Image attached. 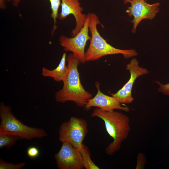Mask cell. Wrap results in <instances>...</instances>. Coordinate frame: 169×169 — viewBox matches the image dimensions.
<instances>
[{
    "label": "cell",
    "instance_id": "14",
    "mask_svg": "<svg viewBox=\"0 0 169 169\" xmlns=\"http://www.w3.org/2000/svg\"><path fill=\"white\" fill-rule=\"evenodd\" d=\"M80 152L82 156L84 168L86 169L100 168L92 160L90 151L87 147L84 144Z\"/></svg>",
    "mask_w": 169,
    "mask_h": 169
},
{
    "label": "cell",
    "instance_id": "12",
    "mask_svg": "<svg viewBox=\"0 0 169 169\" xmlns=\"http://www.w3.org/2000/svg\"><path fill=\"white\" fill-rule=\"evenodd\" d=\"M67 54L63 53L59 63L58 66L53 70L49 69L43 67L42 69L41 74L44 77H50L57 82H63L66 79L68 69L66 62Z\"/></svg>",
    "mask_w": 169,
    "mask_h": 169
},
{
    "label": "cell",
    "instance_id": "21",
    "mask_svg": "<svg viewBox=\"0 0 169 169\" xmlns=\"http://www.w3.org/2000/svg\"><path fill=\"white\" fill-rule=\"evenodd\" d=\"M145 0L146 1H148V0Z\"/></svg>",
    "mask_w": 169,
    "mask_h": 169
},
{
    "label": "cell",
    "instance_id": "18",
    "mask_svg": "<svg viewBox=\"0 0 169 169\" xmlns=\"http://www.w3.org/2000/svg\"><path fill=\"white\" fill-rule=\"evenodd\" d=\"M40 151L35 146L28 147L27 151L28 156L32 159H35L38 157L39 155Z\"/></svg>",
    "mask_w": 169,
    "mask_h": 169
},
{
    "label": "cell",
    "instance_id": "2",
    "mask_svg": "<svg viewBox=\"0 0 169 169\" xmlns=\"http://www.w3.org/2000/svg\"><path fill=\"white\" fill-rule=\"evenodd\" d=\"M91 115L104 121L107 133L113 140L105 148V152L108 155H112L120 150L128 136L131 131L129 117L120 112L106 111L98 108L93 110Z\"/></svg>",
    "mask_w": 169,
    "mask_h": 169
},
{
    "label": "cell",
    "instance_id": "9",
    "mask_svg": "<svg viewBox=\"0 0 169 169\" xmlns=\"http://www.w3.org/2000/svg\"><path fill=\"white\" fill-rule=\"evenodd\" d=\"M59 169H83L84 165L81 153L68 142L62 143L59 151L54 155Z\"/></svg>",
    "mask_w": 169,
    "mask_h": 169
},
{
    "label": "cell",
    "instance_id": "15",
    "mask_svg": "<svg viewBox=\"0 0 169 169\" xmlns=\"http://www.w3.org/2000/svg\"><path fill=\"white\" fill-rule=\"evenodd\" d=\"M19 137L12 135L0 134V148H9L13 145Z\"/></svg>",
    "mask_w": 169,
    "mask_h": 169
},
{
    "label": "cell",
    "instance_id": "5",
    "mask_svg": "<svg viewBox=\"0 0 169 169\" xmlns=\"http://www.w3.org/2000/svg\"><path fill=\"white\" fill-rule=\"evenodd\" d=\"M88 131V124L85 120L71 117L68 121L61 125L59 131V139L62 143L69 142L80 152Z\"/></svg>",
    "mask_w": 169,
    "mask_h": 169
},
{
    "label": "cell",
    "instance_id": "3",
    "mask_svg": "<svg viewBox=\"0 0 169 169\" xmlns=\"http://www.w3.org/2000/svg\"><path fill=\"white\" fill-rule=\"evenodd\" d=\"M89 29L91 34L90 44L85 53L86 62L95 61L103 56L118 54H122L125 58L137 56V52L134 49L124 50L116 48L108 43L100 34L97 25L103 28L99 17L94 13H90Z\"/></svg>",
    "mask_w": 169,
    "mask_h": 169
},
{
    "label": "cell",
    "instance_id": "13",
    "mask_svg": "<svg viewBox=\"0 0 169 169\" xmlns=\"http://www.w3.org/2000/svg\"><path fill=\"white\" fill-rule=\"evenodd\" d=\"M21 0H13V4L14 6H17ZM51 5V17L54 21V25L51 31V35H53L57 28L56 25L57 19L59 18L58 10L61 3V0H49Z\"/></svg>",
    "mask_w": 169,
    "mask_h": 169
},
{
    "label": "cell",
    "instance_id": "17",
    "mask_svg": "<svg viewBox=\"0 0 169 169\" xmlns=\"http://www.w3.org/2000/svg\"><path fill=\"white\" fill-rule=\"evenodd\" d=\"M146 162V158L145 155L142 153L138 154L137 158V164L136 169H143Z\"/></svg>",
    "mask_w": 169,
    "mask_h": 169
},
{
    "label": "cell",
    "instance_id": "4",
    "mask_svg": "<svg viewBox=\"0 0 169 169\" xmlns=\"http://www.w3.org/2000/svg\"><path fill=\"white\" fill-rule=\"evenodd\" d=\"M0 134L18 136L28 140L41 138L47 135L43 128L28 126L18 120L12 113L11 108L4 103L0 104Z\"/></svg>",
    "mask_w": 169,
    "mask_h": 169
},
{
    "label": "cell",
    "instance_id": "1",
    "mask_svg": "<svg viewBox=\"0 0 169 169\" xmlns=\"http://www.w3.org/2000/svg\"><path fill=\"white\" fill-rule=\"evenodd\" d=\"M66 61L68 74L62 88L55 94L56 100L61 103L72 101L79 107H84L92 95L85 89L81 83L78 69L80 61L73 54L67 56Z\"/></svg>",
    "mask_w": 169,
    "mask_h": 169
},
{
    "label": "cell",
    "instance_id": "6",
    "mask_svg": "<svg viewBox=\"0 0 169 169\" xmlns=\"http://www.w3.org/2000/svg\"><path fill=\"white\" fill-rule=\"evenodd\" d=\"M87 14V18L83 27L75 36L69 38L62 35L59 39L60 44L63 47L64 50L71 52L78 59L80 63L82 64L86 62L85 48L87 42L91 38V36L89 34L90 13Z\"/></svg>",
    "mask_w": 169,
    "mask_h": 169
},
{
    "label": "cell",
    "instance_id": "7",
    "mask_svg": "<svg viewBox=\"0 0 169 169\" xmlns=\"http://www.w3.org/2000/svg\"><path fill=\"white\" fill-rule=\"evenodd\" d=\"M126 4L129 3L131 4L128 7L126 12L128 16L133 19L131 22L133 23L132 32L135 33L140 22L143 19L152 20L159 11L160 3L157 2L150 4L145 0H123Z\"/></svg>",
    "mask_w": 169,
    "mask_h": 169
},
{
    "label": "cell",
    "instance_id": "19",
    "mask_svg": "<svg viewBox=\"0 0 169 169\" xmlns=\"http://www.w3.org/2000/svg\"><path fill=\"white\" fill-rule=\"evenodd\" d=\"M155 82L159 86L157 89L158 91L159 92L169 96V83L164 84L158 81Z\"/></svg>",
    "mask_w": 169,
    "mask_h": 169
},
{
    "label": "cell",
    "instance_id": "11",
    "mask_svg": "<svg viewBox=\"0 0 169 169\" xmlns=\"http://www.w3.org/2000/svg\"><path fill=\"white\" fill-rule=\"evenodd\" d=\"M61 11L59 15L60 20H64L69 15L74 17L75 28L72 31V36H75L83 27L87 14L83 13V8L81 6L79 0H61Z\"/></svg>",
    "mask_w": 169,
    "mask_h": 169
},
{
    "label": "cell",
    "instance_id": "8",
    "mask_svg": "<svg viewBox=\"0 0 169 169\" xmlns=\"http://www.w3.org/2000/svg\"><path fill=\"white\" fill-rule=\"evenodd\" d=\"M126 69L130 73L128 81L116 93L112 94L118 101L121 104H130L134 100L132 95V90L135 81L138 77L147 74L149 72L147 69L140 67L135 58H133L126 65Z\"/></svg>",
    "mask_w": 169,
    "mask_h": 169
},
{
    "label": "cell",
    "instance_id": "20",
    "mask_svg": "<svg viewBox=\"0 0 169 169\" xmlns=\"http://www.w3.org/2000/svg\"><path fill=\"white\" fill-rule=\"evenodd\" d=\"M7 0L8 1V2H9V1H12H12H13V0Z\"/></svg>",
    "mask_w": 169,
    "mask_h": 169
},
{
    "label": "cell",
    "instance_id": "10",
    "mask_svg": "<svg viewBox=\"0 0 169 169\" xmlns=\"http://www.w3.org/2000/svg\"><path fill=\"white\" fill-rule=\"evenodd\" d=\"M95 86L97 89L95 95L90 99L84 107L86 110L95 107L106 111H111L115 110H119L125 112H129V107L120 103L112 96L107 95L102 93L100 89V83L96 82Z\"/></svg>",
    "mask_w": 169,
    "mask_h": 169
},
{
    "label": "cell",
    "instance_id": "16",
    "mask_svg": "<svg viewBox=\"0 0 169 169\" xmlns=\"http://www.w3.org/2000/svg\"><path fill=\"white\" fill-rule=\"evenodd\" d=\"M25 165V162L15 164L5 162L1 158L0 159V169H20Z\"/></svg>",
    "mask_w": 169,
    "mask_h": 169
}]
</instances>
